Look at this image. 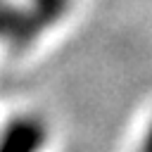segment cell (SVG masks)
Returning <instances> with one entry per match:
<instances>
[{
  "instance_id": "6da1fadb",
  "label": "cell",
  "mask_w": 152,
  "mask_h": 152,
  "mask_svg": "<svg viewBox=\"0 0 152 152\" xmlns=\"http://www.w3.org/2000/svg\"><path fill=\"white\" fill-rule=\"evenodd\" d=\"M48 131L43 119L33 114H19L10 119L0 133V152H43Z\"/></svg>"
},
{
  "instance_id": "7a4b0ae2",
  "label": "cell",
  "mask_w": 152,
  "mask_h": 152,
  "mask_svg": "<svg viewBox=\"0 0 152 152\" xmlns=\"http://www.w3.org/2000/svg\"><path fill=\"white\" fill-rule=\"evenodd\" d=\"M40 31L43 28L36 24V19L26 7H14L0 0V40L2 43L21 50V48H28L40 36Z\"/></svg>"
},
{
  "instance_id": "3957f363",
  "label": "cell",
  "mask_w": 152,
  "mask_h": 152,
  "mask_svg": "<svg viewBox=\"0 0 152 152\" xmlns=\"http://www.w3.org/2000/svg\"><path fill=\"white\" fill-rule=\"evenodd\" d=\"M69 7H71V0H28L26 5V10L31 12V17L43 31L59 24L69 14Z\"/></svg>"
},
{
  "instance_id": "277c9868",
  "label": "cell",
  "mask_w": 152,
  "mask_h": 152,
  "mask_svg": "<svg viewBox=\"0 0 152 152\" xmlns=\"http://www.w3.org/2000/svg\"><path fill=\"white\" fill-rule=\"evenodd\" d=\"M135 152H152V121H150L147 131L142 133V138H140V145H138V150H135Z\"/></svg>"
}]
</instances>
